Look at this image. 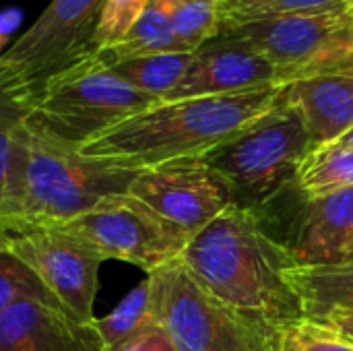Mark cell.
Segmentation results:
<instances>
[{"instance_id": "cell-1", "label": "cell", "mask_w": 353, "mask_h": 351, "mask_svg": "<svg viewBox=\"0 0 353 351\" xmlns=\"http://www.w3.org/2000/svg\"><path fill=\"white\" fill-rule=\"evenodd\" d=\"M285 85L252 91L157 101L105 128L79 151L132 172L182 157H205L254 120L283 95Z\"/></svg>"}, {"instance_id": "cell-2", "label": "cell", "mask_w": 353, "mask_h": 351, "mask_svg": "<svg viewBox=\"0 0 353 351\" xmlns=\"http://www.w3.org/2000/svg\"><path fill=\"white\" fill-rule=\"evenodd\" d=\"M178 261L211 296L242 312L275 323L302 317L285 281L296 265L292 250L273 240L256 215L238 203L199 230Z\"/></svg>"}, {"instance_id": "cell-3", "label": "cell", "mask_w": 353, "mask_h": 351, "mask_svg": "<svg viewBox=\"0 0 353 351\" xmlns=\"http://www.w3.org/2000/svg\"><path fill=\"white\" fill-rule=\"evenodd\" d=\"M137 172L85 157L29 128L8 184L2 219L12 232L62 225L126 194Z\"/></svg>"}, {"instance_id": "cell-4", "label": "cell", "mask_w": 353, "mask_h": 351, "mask_svg": "<svg viewBox=\"0 0 353 351\" xmlns=\"http://www.w3.org/2000/svg\"><path fill=\"white\" fill-rule=\"evenodd\" d=\"M155 323L174 351H275L279 323L211 296L174 261L147 275Z\"/></svg>"}, {"instance_id": "cell-5", "label": "cell", "mask_w": 353, "mask_h": 351, "mask_svg": "<svg viewBox=\"0 0 353 351\" xmlns=\"http://www.w3.org/2000/svg\"><path fill=\"white\" fill-rule=\"evenodd\" d=\"M157 101L161 99L130 87L93 56L46 85L33 101L29 128L81 149L105 128Z\"/></svg>"}, {"instance_id": "cell-6", "label": "cell", "mask_w": 353, "mask_h": 351, "mask_svg": "<svg viewBox=\"0 0 353 351\" xmlns=\"http://www.w3.org/2000/svg\"><path fill=\"white\" fill-rule=\"evenodd\" d=\"M101 6L103 0H52L0 54V74L35 101L50 81L97 54Z\"/></svg>"}, {"instance_id": "cell-7", "label": "cell", "mask_w": 353, "mask_h": 351, "mask_svg": "<svg viewBox=\"0 0 353 351\" xmlns=\"http://www.w3.org/2000/svg\"><path fill=\"white\" fill-rule=\"evenodd\" d=\"M314 147L302 116L281 99L248 128L215 147L205 159L217 168L236 190L252 199H267L277 192L296 170L302 157Z\"/></svg>"}, {"instance_id": "cell-8", "label": "cell", "mask_w": 353, "mask_h": 351, "mask_svg": "<svg viewBox=\"0 0 353 351\" xmlns=\"http://www.w3.org/2000/svg\"><path fill=\"white\" fill-rule=\"evenodd\" d=\"M54 228L83 240L103 261H124L147 275L178 261L192 238L128 192Z\"/></svg>"}, {"instance_id": "cell-9", "label": "cell", "mask_w": 353, "mask_h": 351, "mask_svg": "<svg viewBox=\"0 0 353 351\" xmlns=\"http://www.w3.org/2000/svg\"><path fill=\"white\" fill-rule=\"evenodd\" d=\"M271 60L288 85L325 68L353 48L352 10L254 19L219 29Z\"/></svg>"}, {"instance_id": "cell-10", "label": "cell", "mask_w": 353, "mask_h": 351, "mask_svg": "<svg viewBox=\"0 0 353 351\" xmlns=\"http://www.w3.org/2000/svg\"><path fill=\"white\" fill-rule=\"evenodd\" d=\"M236 186L205 157H182L137 172L128 194L190 236L236 203Z\"/></svg>"}, {"instance_id": "cell-11", "label": "cell", "mask_w": 353, "mask_h": 351, "mask_svg": "<svg viewBox=\"0 0 353 351\" xmlns=\"http://www.w3.org/2000/svg\"><path fill=\"white\" fill-rule=\"evenodd\" d=\"M8 250L25 263L52 298L79 323L91 325L97 275L103 259L72 234L54 228H25L12 234Z\"/></svg>"}, {"instance_id": "cell-12", "label": "cell", "mask_w": 353, "mask_h": 351, "mask_svg": "<svg viewBox=\"0 0 353 351\" xmlns=\"http://www.w3.org/2000/svg\"><path fill=\"white\" fill-rule=\"evenodd\" d=\"M269 85H283L279 68L263 54L219 31L194 52L184 79L161 101L230 95Z\"/></svg>"}, {"instance_id": "cell-13", "label": "cell", "mask_w": 353, "mask_h": 351, "mask_svg": "<svg viewBox=\"0 0 353 351\" xmlns=\"http://www.w3.org/2000/svg\"><path fill=\"white\" fill-rule=\"evenodd\" d=\"M0 351H103L91 325L62 306L19 302L0 314Z\"/></svg>"}, {"instance_id": "cell-14", "label": "cell", "mask_w": 353, "mask_h": 351, "mask_svg": "<svg viewBox=\"0 0 353 351\" xmlns=\"http://www.w3.org/2000/svg\"><path fill=\"white\" fill-rule=\"evenodd\" d=\"M285 101L302 116L314 145L335 143L353 126V74L300 77L285 85Z\"/></svg>"}, {"instance_id": "cell-15", "label": "cell", "mask_w": 353, "mask_h": 351, "mask_svg": "<svg viewBox=\"0 0 353 351\" xmlns=\"http://www.w3.org/2000/svg\"><path fill=\"white\" fill-rule=\"evenodd\" d=\"M292 254L296 265H331L353 259V188L308 203Z\"/></svg>"}, {"instance_id": "cell-16", "label": "cell", "mask_w": 353, "mask_h": 351, "mask_svg": "<svg viewBox=\"0 0 353 351\" xmlns=\"http://www.w3.org/2000/svg\"><path fill=\"white\" fill-rule=\"evenodd\" d=\"M285 281L302 317L325 321L339 310L353 312V259L331 265H294Z\"/></svg>"}, {"instance_id": "cell-17", "label": "cell", "mask_w": 353, "mask_h": 351, "mask_svg": "<svg viewBox=\"0 0 353 351\" xmlns=\"http://www.w3.org/2000/svg\"><path fill=\"white\" fill-rule=\"evenodd\" d=\"M170 52H184V50L172 29L165 4L163 0H147L141 17L130 27V31L116 46L99 52L95 58L101 64H108L116 60L170 54Z\"/></svg>"}, {"instance_id": "cell-18", "label": "cell", "mask_w": 353, "mask_h": 351, "mask_svg": "<svg viewBox=\"0 0 353 351\" xmlns=\"http://www.w3.org/2000/svg\"><path fill=\"white\" fill-rule=\"evenodd\" d=\"M294 180L308 203L353 188V151L339 143L314 145L302 157Z\"/></svg>"}, {"instance_id": "cell-19", "label": "cell", "mask_w": 353, "mask_h": 351, "mask_svg": "<svg viewBox=\"0 0 353 351\" xmlns=\"http://www.w3.org/2000/svg\"><path fill=\"white\" fill-rule=\"evenodd\" d=\"M192 58L194 52H170V54L126 58L108 64H101L99 60L97 62L105 66L112 74L128 83L130 87L147 95H153L157 99H165L184 79Z\"/></svg>"}, {"instance_id": "cell-20", "label": "cell", "mask_w": 353, "mask_h": 351, "mask_svg": "<svg viewBox=\"0 0 353 351\" xmlns=\"http://www.w3.org/2000/svg\"><path fill=\"white\" fill-rule=\"evenodd\" d=\"M31 108L33 101L0 74V219L10 178L27 141Z\"/></svg>"}, {"instance_id": "cell-21", "label": "cell", "mask_w": 353, "mask_h": 351, "mask_svg": "<svg viewBox=\"0 0 353 351\" xmlns=\"http://www.w3.org/2000/svg\"><path fill=\"white\" fill-rule=\"evenodd\" d=\"M153 323L155 319L151 308V285L149 279H143L116 304L114 310H110L105 317H95L91 327L97 333L103 351H114L143 333Z\"/></svg>"}, {"instance_id": "cell-22", "label": "cell", "mask_w": 353, "mask_h": 351, "mask_svg": "<svg viewBox=\"0 0 353 351\" xmlns=\"http://www.w3.org/2000/svg\"><path fill=\"white\" fill-rule=\"evenodd\" d=\"M353 0H221L219 29L254 19L350 10Z\"/></svg>"}, {"instance_id": "cell-23", "label": "cell", "mask_w": 353, "mask_h": 351, "mask_svg": "<svg viewBox=\"0 0 353 351\" xmlns=\"http://www.w3.org/2000/svg\"><path fill=\"white\" fill-rule=\"evenodd\" d=\"M163 4L184 52H196L219 33L221 0H163Z\"/></svg>"}, {"instance_id": "cell-24", "label": "cell", "mask_w": 353, "mask_h": 351, "mask_svg": "<svg viewBox=\"0 0 353 351\" xmlns=\"http://www.w3.org/2000/svg\"><path fill=\"white\" fill-rule=\"evenodd\" d=\"M275 351H353V339L327 321L296 317L279 323Z\"/></svg>"}, {"instance_id": "cell-25", "label": "cell", "mask_w": 353, "mask_h": 351, "mask_svg": "<svg viewBox=\"0 0 353 351\" xmlns=\"http://www.w3.org/2000/svg\"><path fill=\"white\" fill-rule=\"evenodd\" d=\"M27 300L58 304L25 263H21L10 250L0 252V314Z\"/></svg>"}, {"instance_id": "cell-26", "label": "cell", "mask_w": 353, "mask_h": 351, "mask_svg": "<svg viewBox=\"0 0 353 351\" xmlns=\"http://www.w3.org/2000/svg\"><path fill=\"white\" fill-rule=\"evenodd\" d=\"M145 4L147 0H103L95 29L97 54L116 46L130 31V27L141 17Z\"/></svg>"}, {"instance_id": "cell-27", "label": "cell", "mask_w": 353, "mask_h": 351, "mask_svg": "<svg viewBox=\"0 0 353 351\" xmlns=\"http://www.w3.org/2000/svg\"><path fill=\"white\" fill-rule=\"evenodd\" d=\"M114 351H174V348L163 329L157 323H153L143 333H139L137 337H132L130 341H126Z\"/></svg>"}, {"instance_id": "cell-28", "label": "cell", "mask_w": 353, "mask_h": 351, "mask_svg": "<svg viewBox=\"0 0 353 351\" xmlns=\"http://www.w3.org/2000/svg\"><path fill=\"white\" fill-rule=\"evenodd\" d=\"M327 323H331L333 327H337L343 335H347L350 339H353V312L347 310H339V312H333L325 319Z\"/></svg>"}, {"instance_id": "cell-29", "label": "cell", "mask_w": 353, "mask_h": 351, "mask_svg": "<svg viewBox=\"0 0 353 351\" xmlns=\"http://www.w3.org/2000/svg\"><path fill=\"white\" fill-rule=\"evenodd\" d=\"M319 72H345L353 74V48L347 50L345 54H341L339 58H335L333 62H329L325 68H321ZM316 74V72H314Z\"/></svg>"}, {"instance_id": "cell-30", "label": "cell", "mask_w": 353, "mask_h": 351, "mask_svg": "<svg viewBox=\"0 0 353 351\" xmlns=\"http://www.w3.org/2000/svg\"><path fill=\"white\" fill-rule=\"evenodd\" d=\"M12 230H10V225H6L2 219H0V252H4V250H8V244H10V240H12Z\"/></svg>"}, {"instance_id": "cell-31", "label": "cell", "mask_w": 353, "mask_h": 351, "mask_svg": "<svg viewBox=\"0 0 353 351\" xmlns=\"http://www.w3.org/2000/svg\"><path fill=\"white\" fill-rule=\"evenodd\" d=\"M335 143H339V145H343V147H347V149H352L353 151V126L341 137V139H337Z\"/></svg>"}, {"instance_id": "cell-32", "label": "cell", "mask_w": 353, "mask_h": 351, "mask_svg": "<svg viewBox=\"0 0 353 351\" xmlns=\"http://www.w3.org/2000/svg\"><path fill=\"white\" fill-rule=\"evenodd\" d=\"M350 10H352V14H353V6H352V8H350Z\"/></svg>"}]
</instances>
